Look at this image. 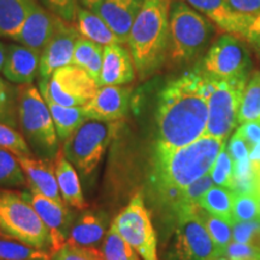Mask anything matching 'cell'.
<instances>
[{
	"label": "cell",
	"mask_w": 260,
	"mask_h": 260,
	"mask_svg": "<svg viewBox=\"0 0 260 260\" xmlns=\"http://www.w3.org/2000/svg\"><path fill=\"white\" fill-rule=\"evenodd\" d=\"M209 79L189 71L169 82L158 98L157 147L178 148L206 134L209 121Z\"/></svg>",
	"instance_id": "obj_1"
},
{
	"label": "cell",
	"mask_w": 260,
	"mask_h": 260,
	"mask_svg": "<svg viewBox=\"0 0 260 260\" xmlns=\"http://www.w3.org/2000/svg\"><path fill=\"white\" fill-rule=\"evenodd\" d=\"M226 140L205 135L178 148L155 146L151 184L165 203L172 204L178 193L210 174Z\"/></svg>",
	"instance_id": "obj_2"
},
{
	"label": "cell",
	"mask_w": 260,
	"mask_h": 260,
	"mask_svg": "<svg viewBox=\"0 0 260 260\" xmlns=\"http://www.w3.org/2000/svg\"><path fill=\"white\" fill-rule=\"evenodd\" d=\"M170 40V0H145L128 46L141 80L153 75L167 59Z\"/></svg>",
	"instance_id": "obj_3"
},
{
	"label": "cell",
	"mask_w": 260,
	"mask_h": 260,
	"mask_svg": "<svg viewBox=\"0 0 260 260\" xmlns=\"http://www.w3.org/2000/svg\"><path fill=\"white\" fill-rule=\"evenodd\" d=\"M0 236L51 254V235L29 199V190L0 189Z\"/></svg>",
	"instance_id": "obj_4"
},
{
	"label": "cell",
	"mask_w": 260,
	"mask_h": 260,
	"mask_svg": "<svg viewBox=\"0 0 260 260\" xmlns=\"http://www.w3.org/2000/svg\"><path fill=\"white\" fill-rule=\"evenodd\" d=\"M18 125L35 157L54 160L60 149L59 139L50 109L32 84L18 87Z\"/></svg>",
	"instance_id": "obj_5"
},
{
	"label": "cell",
	"mask_w": 260,
	"mask_h": 260,
	"mask_svg": "<svg viewBox=\"0 0 260 260\" xmlns=\"http://www.w3.org/2000/svg\"><path fill=\"white\" fill-rule=\"evenodd\" d=\"M122 128V122L89 119L61 145V151L75 169L89 176L98 168L109 146Z\"/></svg>",
	"instance_id": "obj_6"
},
{
	"label": "cell",
	"mask_w": 260,
	"mask_h": 260,
	"mask_svg": "<svg viewBox=\"0 0 260 260\" xmlns=\"http://www.w3.org/2000/svg\"><path fill=\"white\" fill-rule=\"evenodd\" d=\"M212 25L183 2H176L170 10V40L168 57L174 63H187L197 56L210 40Z\"/></svg>",
	"instance_id": "obj_7"
},
{
	"label": "cell",
	"mask_w": 260,
	"mask_h": 260,
	"mask_svg": "<svg viewBox=\"0 0 260 260\" xmlns=\"http://www.w3.org/2000/svg\"><path fill=\"white\" fill-rule=\"evenodd\" d=\"M246 80L209 79V121L205 135L226 140L239 124L240 105L247 84Z\"/></svg>",
	"instance_id": "obj_8"
},
{
	"label": "cell",
	"mask_w": 260,
	"mask_h": 260,
	"mask_svg": "<svg viewBox=\"0 0 260 260\" xmlns=\"http://www.w3.org/2000/svg\"><path fill=\"white\" fill-rule=\"evenodd\" d=\"M111 224L142 260H159L157 234L141 195H134Z\"/></svg>",
	"instance_id": "obj_9"
},
{
	"label": "cell",
	"mask_w": 260,
	"mask_h": 260,
	"mask_svg": "<svg viewBox=\"0 0 260 260\" xmlns=\"http://www.w3.org/2000/svg\"><path fill=\"white\" fill-rule=\"evenodd\" d=\"M44 99L68 107H84L93 99L99 84L83 69L76 65H68L58 69L46 81H40Z\"/></svg>",
	"instance_id": "obj_10"
},
{
	"label": "cell",
	"mask_w": 260,
	"mask_h": 260,
	"mask_svg": "<svg viewBox=\"0 0 260 260\" xmlns=\"http://www.w3.org/2000/svg\"><path fill=\"white\" fill-rule=\"evenodd\" d=\"M199 207L176 214L177 224L171 249L174 260H216L220 258L206 226L198 214Z\"/></svg>",
	"instance_id": "obj_11"
},
{
	"label": "cell",
	"mask_w": 260,
	"mask_h": 260,
	"mask_svg": "<svg viewBox=\"0 0 260 260\" xmlns=\"http://www.w3.org/2000/svg\"><path fill=\"white\" fill-rule=\"evenodd\" d=\"M249 53L241 40L232 34L220 37L207 52L203 61V74L209 79H247Z\"/></svg>",
	"instance_id": "obj_12"
},
{
	"label": "cell",
	"mask_w": 260,
	"mask_h": 260,
	"mask_svg": "<svg viewBox=\"0 0 260 260\" xmlns=\"http://www.w3.org/2000/svg\"><path fill=\"white\" fill-rule=\"evenodd\" d=\"M81 37L77 25L73 22L59 19L50 41L41 52L40 69L39 77L40 81H46L54 71L68 65H73L75 47Z\"/></svg>",
	"instance_id": "obj_13"
},
{
	"label": "cell",
	"mask_w": 260,
	"mask_h": 260,
	"mask_svg": "<svg viewBox=\"0 0 260 260\" xmlns=\"http://www.w3.org/2000/svg\"><path fill=\"white\" fill-rule=\"evenodd\" d=\"M29 199L51 235V254L63 247L69 239L74 224L69 205L59 204L44 195L29 190Z\"/></svg>",
	"instance_id": "obj_14"
},
{
	"label": "cell",
	"mask_w": 260,
	"mask_h": 260,
	"mask_svg": "<svg viewBox=\"0 0 260 260\" xmlns=\"http://www.w3.org/2000/svg\"><path fill=\"white\" fill-rule=\"evenodd\" d=\"M59 19L60 17L35 0L24 22L11 39L31 50L42 52L56 30Z\"/></svg>",
	"instance_id": "obj_15"
},
{
	"label": "cell",
	"mask_w": 260,
	"mask_h": 260,
	"mask_svg": "<svg viewBox=\"0 0 260 260\" xmlns=\"http://www.w3.org/2000/svg\"><path fill=\"white\" fill-rule=\"evenodd\" d=\"M129 86H100L95 95L84 106L89 119L116 122L124 118L132 96Z\"/></svg>",
	"instance_id": "obj_16"
},
{
	"label": "cell",
	"mask_w": 260,
	"mask_h": 260,
	"mask_svg": "<svg viewBox=\"0 0 260 260\" xmlns=\"http://www.w3.org/2000/svg\"><path fill=\"white\" fill-rule=\"evenodd\" d=\"M198 12L211 19L220 30L235 37L247 39L249 29L256 17L237 14L230 8L226 0H186ZM259 17V16H258Z\"/></svg>",
	"instance_id": "obj_17"
},
{
	"label": "cell",
	"mask_w": 260,
	"mask_h": 260,
	"mask_svg": "<svg viewBox=\"0 0 260 260\" xmlns=\"http://www.w3.org/2000/svg\"><path fill=\"white\" fill-rule=\"evenodd\" d=\"M145 0H102L92 11L112 29L122 45H128L130 30Z\"/></svg>",
	"instance_id": "obj_18"
},
{
	"label": "cell",
	"mask_w": 260,
	"mask_h": 260,
	"mask_svg": "<svg viewBox=\"0 0 260 260\" xmlns=\"http://www.w3.org/2000/svg\"><path fill=\"white\" fill-rule=\"evenodd\" d=\"M17 159L27 177L29 190L50 198L59 204H67L61 198L58 187L54 160L34 158L32 155H18Z\"/></svg>",
	"instance_id": "obj_19"
},
{
	"label": "cell",
	"mask_w": 260,
	"mask_h": 260,
	"mask_svg": "<svg viewBox=\"0 0 260 260\" xmlns=\"http://www.w3.org/2000/svg\"><path fill=\"white\" fill-rule=\"evenodd\" d=\"M135 64L132 53L124 45L104 47L100 86H126L135 79Z\"/></svg>",
	"instance_id": "obj_20"
},
{
	"label": "cell",
	"mask_w": 260,
	"mask_h": 260,
	"mask_svg": "<svg viewBox=\"0 0 260 260\" xmlns=\"http://www.w3.org/2000/svg\"><path fill=\"white\" fill-rule=\"evenodd\" d=\"M40 58L41 52L21 44L10 45L3 75L11 83L19 86L31 84L40 69Z\"/></svg>",
	"instance_id": "obj_21"
},
{
	"label": "cell",
	"mask_w": 260,
	"mask_h": 260,
	"mask_svg": "<svg viewBox=\"0 0 260 260\" xmlns=\"http://www.w3.org/2000/svg\"><path fill=\"white\" fill-rule=\"evenodd\" d=\"M109 228L107 217L103 212L87 211L74 222L68 242L71 245L102 249Z\"/></svg>",
	"instance_id": "obj_22"
},
{
	"label": "cell",
	"mask_w": 260,
	"mask_h": 260,
	"mask_svg": "<svg viewBox=\"0 0 260 260\" xmlns=\"http://www.w3.org/2000/svg\"><path fill=\"white\" fill-rule=\"evenodd\" d=\"M54 171H56L60 195L67 205L81 211L87 209L88 204L84 199L79 174L74 165L64 155L61 147L54 158Z\"/></svg>",
	"instance_id": "obj_23"
},
{
	"label": "cell",
	"mask_w": 260,
	"mask_h": 260,
	"mask_svg": "<svg viewBox=\"0 0 260 260\" xmlns=\"http://www.w3.org/2000/svg\"><path fill=\"white\" fill-rule=\"evenodd\" d=\"M76 22L81 37L87 39V40L102 45L104 47L121 44L117 35L112 31V29L92 10L80 8L79 12H77Z\"/></svg>",
	"instance_id": "obj_24"
},
{
	"label": "cell",
	"mask_w": 260,
	"mask_h": 260,
	"mask_svg": "<svg viewBox=\"0 0 260 260\" xmlns=\"http://www.w3.org/2000/svg\"><path fill=\"white\" fill-rule=\"evenodd\" d=\"M45 102L50 109L58 139L61 142L69 139L81 125L89 121L84 107L61 106L50 99H45Z\"/></svg>",
	"instance_id": "obj_25"
},
{
	"label": "cell",
	"mask_w": 260,
	"mask_h": 260,
	"mask_svg": "<svg viewBox=\"0 0 260 260\" xmlns=\"http://www.w3.org/2000/svg\"><path fill=\"white\" fill-rule=\"evenodd\" d=\"M104 58V46L81 38L75 47L73 65L81 68L100 86Z\"/></svg>",
	"instance_id": "obj_26"
},
{
	"label": "cell",
	"mask_w": 260,
	"mask_h": 260,
	"mask_svg": "<svg viewBox=\"0 0 260 260\" xmlns=\"http://www.w3.org/2000/svg\"><path fill=\"white\" fill-rule=\"evenodd\" d=\"M35 0H0V37L11 39L27 17Z\"/></svg>",
	"instance_id": "obj_27"
},
{
	"label": "cell",
	"mask_w": 260,
	"mask_h": 260,
	"mask_svg": "<svg viewBox=\"0 0 260 260\" xmlns=\"http://www.w3.org/2000/svg\"><path fill=\"white\" fill-rule=\"evenodd\" d=\"M234 191L229 188L212 186L200 200V207L213 216L233 223Z\"/></svg>",
	"instance_id": "obj_28"
},
{
	"label": "cell",
	"mask_w": 260,
	"mask_h": 260,
	"mask_svg": "<svg viewBox=\"0 0 260 260\" xmlns=\"http://www.w3.org/2000/svg\"><path fill=\"white\" fill-rule=\"evenodd\" d=\"M28 181L16 155L0 147V189H25Z\"/></svg>",
	"instance_id": "obj_29"
},
{
	"label": "cell",
	"mask_w": 260,
	"mask_h": 260,
	"mask_svg": "<svg viewBox=\"0 0 260 260\" xmlns=\"http://www.w3.org/2000/svg\"><path fill=\"white\" fill-rule=\"evenodd\" d=\"M198 214L203 220L204 225L206 226L207 232H209L211 239H212L214 246H216L217 251L222 258L228 246L233 242V223L213 216L201 207L198 210Z\"/></svg>",
	"instance_id": "obj_30"
},
{
	"label": "cell",
	"mask_w": 260,
	"mask_h": 260,
	"mask_svg": "<svg viewBox=\"0 0 260 260\" xmlns=\"http://www.w3.org/2000/svg\"><path fill=\"white\" fill-rule=\"evenodd\" d=\"M254 121H260V73L246 84L239 112V124Z\"/></svg>",
	"instance_id": "obj_31"
},
{
	"label": "cell",
	"mask_w": 260,
	"mask_h": 260,
	"mask_svg": "<svg viewBox=\"0 0 260 260\" xmlns=\"http://www.w3.org/2000/svg\"><path fill=\"white\" fill-rule=\"evenodd\" d=\"M102 252L105 260H141L138 253L119 235L112 224L104 239Z\"/></svg>",
	"instance_id": "obj_32"
},
{
	"label": "cell",
	"mask_w": 260,
	"mask_h": 260,
	"mask_svg": "<svg viewBox=\"0 0 260 260\" xmlns=\"http://www.w3.org/2000/svg\"><path fill=\"white\" fill-rule=\"evenodd\" d=\"M50 258L48 252L0 236V260H50Z\"/></svg>",
	"instance_id": "obj_33"
},
{
	"label": "cell",
	"mask_w": 260,
	"mask_h": 260,
	"mask_svg": "<svg viewBox=\"0 0 260 260\" xmlns=\"http://www.w3.org/2000/svg\"><path fill=\"white\" fill-rule=\"evenodd\" d=\"M0 123L15 128L18 124V88L0 77Z\"/></svg>",
	"instance_id": "obj_34"
},
{
	"label": "cell",
	"mask_w": 260,
	"mask_h": 260,
	"mask_svg": "<svg viewBox=\"0 0 260 260\" xmlns=\"http://www.w3.org/2000/svg\"><path fill=\"white\" fill-rule=\"evenodd\" d=\"M260 219V205L256 194H240L234 197L233 222H249Z\"/></svg>",
	"instance_id": "obj_35"
},
{
	"label": "cell",
	"mask_w": 260,
	"mask_h": 260,
	"mask_svg": "<svg viewBox=\"0 0 260 260\" xmlns=\"http://www.w3.org/2000/svg\"><path fill=\"white\" fill-rule=\"evenodd\" d=\"M210 175L212 177L214 186L232 189L234 182V160L228 152L226 146H224L217 157Z\"/></svg>",
	"instance_id": "obj_36"
},
{
	"label": "cell",
	"mask_w": 260,
	"mask_h": 260,
	"mask_svg": "<svg viewBox=\"0 0 260 260\" xmlns=\"http://www.w3.org/2000/svg\"><path fill=\"white\" fill-rule=\"evenodd\" d=\"M0 147L9 149L16 157L18 155H32V152L25 141L23 135L15 128L0 123Z\"/></svg>",
	"instance_id": "obj_37"
},
{
	"label": "cell",
	"mask_w": 260,
	"mask_h": 260,
	"mask_svg": "<svg viewBox=\"0 0 260 260\" xmlns=\"http://www.w3.org/2000/svg\"><path fill=\"white\" fill-rule=\"evenodd\" d=\"M50 260H105L102 249L82 247L67 242L57 252L52 253Z\"/></svg>",
	"instance_id": "obj_38"
},
{
	"label": "cell",
	"mask_w": 260,
	"mask_h": 260,
	"mask_svg": "<svg viewBox=\"0 0 260 260\" xmlns=\"http://www.w3.org/2000/svg\"><path fill=\"white\" fill-rule=\"evenodd\" d=\"M233 241L260 248V219L249 222H233Z\"/></svg>",
	"instance_id": "obj_39"
},
{
	"label": "cell",
	"mask_w": 260,
	"mask_h": 260,
	"mask_svg": "<svg viewBox=\"0 0 260 260\" xmlns=\"http://www.w3.org/2000/svg\"><path fill=\"white\" fill-rule=\"evenodd\" d=\"M44 8L67 22H74L77 18L79 5L77 0H40Z\"/></svg>",
	"instance_id": "obj_40"
},
{
	"label": "cell",
	"mask_w": 260,
	"mask_h": 260,
	"mask_svg": "<svg viewBox=\"0 0 260 260\" xmlns=\"http://www.w3.org/2000/svg\"><path fill=\"white\" fill-rule=\"evenodd\" d=\"M222 258L225 260H260V248L233 241L228 246Z\"/></svg>",
	"instance_id": "obj_41"
},
{
	"label": "cell",
	"mask_w": 260,
	"mask_h": 260,
	"mask_svg": "<svg viewBox=\"0 0 260 260\" xmlns=\"http://www.w3.org/2000/svg\"><path fill=\"white\" fill-rule=\"evenodd\" d=\"M226 149L234 161H239L242 160V159L248 158L249 153H251V147H249L248 144L245 141V139L237 132H235V134L232 136Z\"/></svg>",
	"instance_id": "obj_42"
},
{
	"label": "cell",
	"mask_w": 260,
	"mask_h": 260,
	"mask_svg": "<svg viewBox=\"0 0 260 260\" xmlns=\"http://www.w3.org/2000/svg\"><path fill=\"white\" fill-rule=\"evenodd\" d=\"M237 14L258 17L260 16V0H226Z\"/></svg>",
	"instance_id": "obj_43"
},
{
	"label": "cell",
	"mask_w": 260,
	"mask_h": 260,
	"mask_svg": "<svg viewBox=\"0 0 260 260\" xmlns=\"http://www.w3.org/2000/svg\"><path fill=\"white\" fill-rule=\"evenodd\" d=\"M236 132L245 139L251 149L260 142V121L243 123Z\"/></svg>",
	"instance_id": "obj_44"
},
{
	"label": "cell",
	"mask_w": 260,
	"mask_h": 260,
	"mask_svg": "<svg viewBox=\"0 0 260 260\" xmlns=\"http://www.w3.org/2000/svg\"><path fill=\"white\" fill-rule=\"evenodd\" d=\"M247 40L254 44L260 50V16L255 18L254 23L252 24L251 29H249L248 35H247Z\"/></svg>",
	"instance_id": "obj_45"
},
{
	"label": "cell",
	"mask_w": 260,
	"mask_h": 260,
	"mask_svg": "<svg viewBox=\"0 0 260 260\" xmlns=\"http://www.w3.org/2000/svg\"><path fill=\"white\" fill-rule=\"evenodd\" d=\"M249 159H251L252 165H260V142L252 147L251 153H249Z\"/></svg>",
	"instance_id": "obj_46"
},
{
	"label": "cell",
	"mask_w": 260,
	"mask_h": 260,
	"mask_svg": "<svg viewBox=\"0 0 260 260\" xmlns=\"http://www.w3.org/2000/svg\"><path fill=\"white\" fill-rule=\"evenodd\" d=\"M6 56H8V47L0 41V71H3V68H4Z\"/></svg>",
	"instance_id": "obj_47"
},
{
	"label": "cell",
	"mask_w": 260,
	"mask_h": 260,
	"mask_svg": "<svg viewBox=\"0 0 260 260\" xmlns=\"http://www.w3.org/2000/svg\"><path fill=\"white\" fill-rule=\"evenodd\" d=\"M79 2L82 4L84 8L88 9V10H94L96 8L98 5L100 4L102 0H79Z\"/></svg>",
	"instance_id": "obj_48"
},
{
	"label": "cell",
	"mask_w": 260,
	"mask_h": 260,
	"mask_svg": "<svg viewBox=\"0 0 260 260\" xmlns=\"http://www.w3.org/2000/svg\"><path fill=\"white\" fill-rule=\"evenodd\" d=\"M256 197H258V200H259V205H260V190H258V191H256Z\"/></svg>",
	"instance_id": "obj_49"
},
{
	"label": "cell",
	"mask_w": 260,
	"mask_h": 260,
	"mask_svg": "<svg viewBox=\"0 0 260 260\" xmlns=\"http://www.w3.org/2000/svg\"><path fill=\"white\" fill-rule=\"evenodd\" d=\"M216 260H225L224 258H219V259H216Z\"/></svg>",
	"instance_id": "obj_50"
}]
</instances>
